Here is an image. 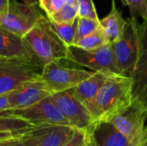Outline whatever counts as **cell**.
Instances as JSON below:
<instances>
[{"instance_id":"6da1fadb","label":"cell","mask_w":147,"mask_h":146,"mask_svg":"<svg viewBox=\"0 0 147 146\" xmlns=\"http://www.w3.org/2000/svg\"><path fill=\"white\" fill-rule=\"evenodd\" d=\"M32 55L43 65L53 61L65 60L68 47L50 27L48 18L43 14L34 27L23 37Z\"/></svg>"},{"instance_id":"7a4b0ae2","label":"cell","mask_w":147,"mask_h":146,"mask_svg":"<svg viewBox=\"0 0 147 146\" xmlns=\"http://www.w3.org/2000/svg\"><path fill=\"white\" fill-rule=\"evenodd\" d=\"M132 106V79L122 75L110 76L96 98L97 121L109 122Z\"/></svg>"},{"instance_id":"3957f363","label":"cell","mask_w":147,"mask_h":146,"mask_svg":"<svg viewBox=\"0 0 147 146\" xmlns=\"http://www.w3.org/2000/svg\"><path fill=\"white\" fill-rule=\"evenodd\" d=\"M43 66L34 60L0 59V95H6L26 83L40 78Z\"/></svg>"},{"instance_id":"277c9868","label":"cell","mask_w":147,"mask_h":146,"mask_svg":"<svg viewBox=\"0 0 147 146\" xmlns=\"http://www.w3.org/2000/svg\"><path fill=\"white\" fill-rule=\"evenodd\" d=\"M140 22L128 19L121 36L111 43L118 71L121 75L129 77L134 70L140 53Z\"/></svg>"},{"instance_id":"5b68a950","label":"cell","mask_w":147,"mask_h":146,"mask_svg":"<svg viewBox=\"0 0 147 146\" xmlns=\"http://www.w3.org/2000/svg\"><path fill=\"white\" fill-rule=\"evenodd\" d=\"M65 60L87 67L94 72L121 75L111 43L94 50H84L75 46L68 47Z\"/></svg>"},{"instance_id":"8992f818","label":"cell","mask_w":147,"mask_h":146,"mask_svg":"<svg viewBox=\"0 0 147 146\" xmlns=\"http://www.w3.org/2000/svg\"><path fill=\"white\" fill-rule=\"evenodd\" d=\"M61 61H53L46 65L41 71L40 79L52 95L71 89L95 73L92 71L66 67L61 64Z\"/></svg>"},{"instance_id":"52a82bcc","label":"cell","mask_w":147,"mask_h":146,"mask_svg":"<svg viewBox=\"0 0 147 146\" xmlns=\"http://www.w3.org/2000/svg\"><path fill=\"white\" fill-rule=\"evenodd\" d=\"M41 15L38 4L10 0L6 12L0 18V27L23 38L34 27Z\"/></svg>"},{"instance_id":"ba28073f","label":"cell","mask_w":147,"mask_h":146,"mask_svg":"<svg viewBox=\"0 0 147 146\" xmlns=\"http://www.w3.org/2000/svg\"><path fill=\"white\" fill-rule=\"evenodd\" d=\"M140 53L130 74L132 79V106L147 113V20L139 26Z\"/></svg>"},{"instance_id":"9c48e42d","label":"cell","mask_w":147,"mask_h":146,"mask_svg":"<svg viewBox=\"0 0 147 146\" xmlns=\"http://www.w3.org/2000/svg\"><path fill=\"white\" fill-rule=\"evenodd\" d=\"M52 98L72 128L87 133H91L97 122L89 110L75 97L72 89L54 93Z\"/></svg>"},{"instance_id":"30bf717a","label":"cell","mask_w":147,"mask_h":146,"mask_svg":"<svg viewBox=\"0 0 147 146\" xmlns=\"http://www.w3.org/2000/svg\"><path fill=\"white\" fill-rule=\"evenodd\" d=\"M10 115L20 118L35 126H71L57 107L52 95L37 103L21 109L9 110Z\"/></svg>"},{"instance_id":"8fae6325","label":"cell","mask_w":147,"mask_h":146,"mask_svg":"<svg viewBox=\"0 0 147 146\" xmlns=\"http://www.w3.org/2000/svg\"><path fill=\"white\" fill-rule=\"evenodd\" d=\"M75 130L64 126H35L20 138L22 146H62L73 136Z\"/></svg>"},{"instance_id":"7c38bea8","label":"cell","mask_w":147,"mask_h":146,"mask_svg":"<svg viewBox=\"0 0 147 146\" xmlns=\"http://www.w3.org/2000/svg\"><path fill=\"white\" fill-rule=\"evenodd\" d=\"M146 118V112L131 106L112 118L109 123L114 126L136 146L145 130Z\"/></svg>"},{"instance_id":"4fadbf2b","label":"cell","mask_w":147,"mask_h":146,"mask_svg":"<svg viewBox=\"0 0 147 146\" xmlns=\"http://www.w3.org/2000/svg\"><path fill=\"white\" fill-rule=\"evenodd\" d=\"M51 95L52 93L40 78L26 83L7 94L9 110L30 107Z\"/></svg>"},{"instance_id":"5bb4252c","label":"cell","mask_w":147,"mask_h":146,"mask_svg":"<svg viewBox=\"0 0 147 146\" xmlns=\"http://www.w3.org/2000/svg\"><path fill=\"white\" fill-rule=\"evenodd\" d=\"M110 76L113 75L104 72H95L88 79L72 89L75 97L89 110L96 122H98L96 108V98L101 89Z\"/></svg>"},{"instance_id":"9a60e30c","label":"cell","mask_w":147,"mask_h":146,"mask_svg":"<svg viewBox=\"0 0 147 146\" xmlns=\"http://www.w3.org/2000/svg\"><path fill=\"white\" fill-rule=\"evenodd\" d=\"M12 58L34 60L40 63L29 52L22 37L0 27V59Z\"/></svg>"},{"instance_id":"2e32d148","label":"cell","mask_w":147,"mask_h":146,"mask_svg":"<svg viewBox=\"0 0 147 146\" xmlns=\"http://www.w3.org/2000/svg\"><path fill=\"white\" fill-rule=\"evenodd\" d=\"M89 134L92 146H135L109 122H97Z\"/></svg>"},{"instance_id":"e0dca14e","label":"cell","mask_w":147,"mask_h":146,"mask_svg":"<svg viewBox=\"0 0 147 146\" xmlns=\"http://www.w3.org/2000/svg\"><path fill=\"white\" fill-rule=\"evenodd\" d=\"M127 22V20L117 9L115 0H112L111 11L104 18L100 20L101 27L109 43H114L121 36Z\"/></svg>"},{"instance_id":"ac0fdd59","label":"cell","mask_w":147,"mask_h":146,"mask_svg":"<svg viewBox=\"0 0 147 146\" xmlns=\"http://www.w3.org/2000/svg\"><path fill=\"white\" fill-rule=\"evenodd\" d=\"M78 17L74 22L68 23H57L51 22L49 20L51 28L67 47L74 44L78 27Z\"/></svg>"},{"instance_id":"d6986e66","label":"cell","mask_w":147,"mask_h":146,"mask_svg":"<svg viewBox=\"0 0 147 146\" xmlns=\"http://www.w3.org/2000/svg\"><path fill=\"white\" fill-rule=\"evenodd\" d=\"M31 127H33V126L28 122L10 115L9 110L0 112V131H14L24 133Z\"/></svg>"},{"instance_id":"ffe728a7","label":"cell","mask_w":147,"mask_h":146,"mask_svg":"<svg viewBox=\"0 0 147 146\" xmlns=\"http://www.w3.org/2000/svg\"><path fill=\"white\" fill-rule=\"evenodd\" d=\"M107 44H109L102 27H100L96 31L85 36L77 41L73 46H78L84 50H94L102 47Z\"/></svg>"},{"instance_id":"44dd1931","label":"cell","mask_w":147,"mask_h":146,"mask_svg":"<svg viewBox=\"0 0 147 146\" xmlns=\"http://www.w3.org/2000/svg\"><path fill=\"white\" fill-rule=\"evenodd\" d=\"M100 27H101L100 20H94L90 18H78L74 44L79 40H81L82 38L94 33Z\"/></svg>"},{"instance_id":"7402d4cb","label":"cell","mask_w":147,"mask_h":146,"mask_svg":"<svg viewBox=\"0 0 147 146\" xmlns=\"http://www.w3.org/2000/svg\"><path fill=\"white\" fill-rule=\"evenodd\" d=\"M78 17V5L65 4L63 8L48 18L51 22L57 23H68L74 22Z\"/></svg>"},{"instance_id":"603a6c76","label":"cell","mask_w":147,"mask_h":146,"mask_svg":"<svg viewBox=\"0 0 147 146\" xmlns=\"http://www.w3.org/2000/svg\"><path fill=\"white\" fill-rule=\"evenodd\" d=\"M121 3L127 6L130 11V18L138 20L141 18L147 20V0H121Z\"/></svg>"},{"instance_id":"cb8c5ba5","label":"cell","mask_w":147,"mask_h":146,"mask_svg":"<svg viewBox=\"0 0 147 146\" xmlns=\"http://www.w3.org/2000/svg\"><path fill=\"white\" fill-rule=\"evenodd\" d=\"M38 4L46 13V16L50 18L65 5V0H38Z\"/></svg>"},{"instance_id":"d4e9b609","label":"cell","mask_w":147,"mask_h":146,"mask_svg":"<svg viewBox=\"0 0 147 146\" xmlns=\"http://www.w3.org/2000/svg\"><path fill=\"white\" fill-rule=\"evenodd\" d=\"M78 18L99 20L93 0H78Z\"/></svg>"},{"instance_id":"484cf974","label":"cell","mask_w":147,"mask_h":146,"mask_svg":"<svg viewBox=\"0 0 147 146\" xmlns=\"http://www.w3.org/2000/svg\"><path fill=\"white\" fill-rule=\"evenodd\" d=\"M62 146H90V136L85 132L75 130L73 136Z\"/></svg>"},{"instance_id":"4316f807","label":"cell","mask_w":147,"mask_h":146,"mask_svg":"<svg viewBox=\"0 0 147 146\" xmlns=\"http://www.w3.org/2000/svg\"><path fill=\"white\" fill-rule=\"evenodd\" d=\"M24 133H19V132H14V131H0V142L16 139Z\"/></svg>"},{"instance_id":"83f0119b","label":"cell","mask_w":147,"mask_h":146,"mask_svg":"<svg viewBox=\"0 0 147 146\" xmlns=\"http://www.w3.org/2000/svg\"><path fill=\"white\" fill-rule=\"evenodd\" d=\"M9 110V104L8 100V96L6 95H0V112Z\"/></svg>"},{"instance_id":"f1b7e54d","label":"cell","mask_w":147,"mask_h":146,"mask_svg":"<svg viewBox=\"0 0 147 146\" xmlns=\"http://www.w3.org/2000/svg\"><path fill=\"white\" fill-rule=\"evenodd\" d=\"M20 137H18L16 139H10V140L0 142V146H22V141H21V138Z\"/></svg>"},{"instance_id":"f546056e","label":"cell","mask_w":147,"mask_h":146,"mask_svg":"<svg viewBox=\"0 0 147 146\" xmlns=\"http://www.w3.org/2000/svg\"><path fill=\"white\" fill-rule=\"evenodd\" d=\"M10 0H0V18L6 12Z\"/></svg>"},{"instance_id":"4dcf8cb0","label":"cell","mask_w":147,"mask_h":146,"mask_svg":"<svg viewBox=\"0 0 147 146\" xmlns=\"http://www.w3.org/2000/svg\"><path fill=\"white\" fill-rule=\"evenodd\" d=\"M136 146H147V126L145 127V130L141 135V138Z\"/></svg>"},{"instance_id":"1f68e13d","label":"cell","mask_w":147,"mask_h":146,"mask_svg":"<svg viewBox=\"0 0 147 146\" xmlns=\"http://www.w3.org/2000/svg\"><path fill=\"white\" fill-rule=\"evenodd\" d=\"M65 4L71 5H78V0H65Z\"/></svg>"},{"instance_id":"d6a6232c","label":"cell","mask_w":147,"mask_h":146,"mask_svg":"<svg viewBox=\"0 0 147 146\" xmlns=\"http://www.w3.org/2000/svg\"><path fill=\"white\" fill-rule=\"evenodd\" d=\"M22 3L28 4H38V0H22Z\"/></svg>"},{"instance_id":"836d02e7","label":"cell","mask_w":147,"mask_h":146,"mask_svg":"<svg viewBox=\"0 0 147 146\" xmlns=\"http://www.w3.org/2000/svg\"><path fill=\"white\" fill-rule=\"evenodd\" d=\"M90 146H92V145H91V140H90Z\"/></svg>"}]
</instances>
